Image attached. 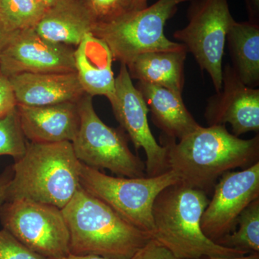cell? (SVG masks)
Returning <instances> with one entry per match:
<instances>
[{"instance_id":"cb8c5ba5","label":"cell","mask_w":259,"mask_h":259,"mask_svg":"<svg viewBox=\"0 0 259 259\" xmlns=\"http://www.w3.org/2000/svg\"><path fill=\"white\" fill-rule=\"evenodd\" d=\"M0 259H47L34 253L11 233L0 230Z\"/></svg>"},{"instance_id":"5bb4252c","label":"cell","mask_w":259,"mask_h":259,"mask_svg":"<svg viewBox=\"0 0 259 259\" xmlns=\"http://www.w3.org/2000/svg\"><path fill=\"white\" fill-rule=\"evenodd\" d=\"M19 120L25 139L38 144L72 142L79 130L77 102L46 106L17 105Z\"/></svg>"},{"instance_id":"484cf974","label":"cell","mask_w":259,"mask_h":259,"mask_svg":"<svg viewBox=\"0 0 259 259\" xmlns=\"http://www.w3.org/2000/svg\"><path fill=\"white\" fill-rule=\"evenodd\" d=\"M131 259H181L177 258L169 250L158 243L156 240H151L147 244L134 255Z\"/></svg>"},{"instance_id":"ac0fdd59","label":"cell","mask_w":259,"mask_h":259,"mask_svg":"<svg viewBox=\"0 0 259 259\" xmlns=\"http://www.w3.org/2000/svg\"><path fill=\"white\" fill-rule=\"evenodd\" d=\"M96 21L81 0H59L48 8L35 31L52 42L77 47Z\"/></svg>"},{"instance_id":"4fadbf2b","label":"cell","mask_w":259,"mask_h":259,"mask_svg":"<svg viewBox=\"0 0 259 259\" xmlns=\"http://www.w3.org/2000/svg\"><path fill=\"white\" fill-rule=\"evenodd\" d=\"M204 117L209 125L229 123L234 136L259 131V90L245 85L231 65L223 69L222 90L209 99Z\"/></svg>"},{"instance_id":"30bf717a","label":"cell","mask_w":259,"mask_h":259,"mask_svg":"<svg viewBox=\"0 0 259 259\" xmlns=\"http://www.w3.org/2000/svg\"><path fill=\"white\" fill-rule=\"evenodd\" d=\"M108 100L117 122L128 135L136 149L143 148L146 153V177L157 176L168 171L166 148L158 144L151 133L148 120L149 110L125 64H121L115 78V92Z\"/></svg>"},{"instance_id":"3957f363","label":"cell","mask_w":259,"mask_h":259,"mask_svg":"<svg viewBox=\"0 0 259 259\" xmlns=\"http://www.w3.org/2000/svg\"><path fill=\"white\" fill-rule=\"evenodd\" d=\"M209 202L203 190L180 182L166 187L153 203V239L181 259L232 258L249 253L218 244L204 234L201 219Z\"/></svg>"},{"instance_id":"7a4b0ae2","label":"cell","mask_w":259,"mask_h":259,"mask_svg":"<svg viewBox=\"0 0 259 259\" xmlns=\"http://www.w3.org/2000/svg\"><path fill=\"white\" fill-rule=\"evenodd\" d=\"M61 210L69 228L71 254L132 258L153 238L81 186Z\"/></svg>"},{"instance_id":"52a82bcc","label":"cell","mask_w":259,"mask_h":259,"mask_svg":"<svg viewBox=\"0 0 259 259\" xmlns=\"http://www.w3.org/2000/svg\"><path fill=\"white\" fill-rule=\"evenodd\" d=\"M77 105L79 127L71 144L78 160L86 166L107 169L119 177H146L145 163L130 149L125 133L104 123L95 111L93 97L85 94Z\"/></svg>"},{"instance_id":"d6986e66","label":"cell","mask_w":259,"mask_h":259,"mask_svg":"<svg viewBox=\"0 0 259 259\" xmlns=\"http://www.w3.org/2000/svg\"><path fill=\"white\" fill-rule=\"evenodd\" d=\"M187 49L153 51L135 58L127 70L131 79L152 83L182 95Z\"/></svg>"},{"instance_id":"8fae6325","label":"cell","mask_w":259,"mask_h":259,"mask_svg":"<svg viewBox=\"0 0 259 259\" xmlns=\"http://www.w3.org/2000/svg\"><path fill=\"white\" fill-rule=\"evenodd\" d=\"M221 177L201 219L204 234L215 243L234 231L241 213L259 198V162Z\"/></svg>"},{"instance_id":"83f0119b","label":"cell","mask_w":259,"mask_h":259,"mask_svg":"<svg viewBox=\"0 0 259 259\" xmlns=\"http://www.w3.org/2000/svg\"><path fill=\"white\" fill-rule=\"evenodd\" d=\"M15 32L10 31L0 15V52L8 45Z\"/></svg>"},{"instance_id":"44dd1931","label":"cell","mask_w":259,"mask_h":259,"mask_svg":"<svg viewBox=\"0 0 259 259\" xmlns=\"http://www.w3.org/2000/svg\"><path fill=\"white\" fill-rule=\"evenodd\" d=\"M237 231L231 232L216 243L223 246L259 252V198L255 199L241 213L237 219Z\"/></svg>"},{"instance_id":"5b68a950","label":"cell","mask_w":259,"mask_h":259,"mask_svg":"<svg viewBox=\"0 0 259 259\" xmlns=\"http://www.w3.org/2000/svg\"><path fill=\"white\" fill-rule=\"evenodd\" d=\"M190 0H158L151 6L122 15L113 21L97 24L92 34L109 48L114 61L128 65L135 58L153 51L186 49L167 38L166 22L176 14L179 5Z\"/></svg>"},{"instance_id":"ffe728a7","label":"cell","mask_w":259,"mask_h":259,"mask_svg":"<svg viewBox=\"0 0 259 259\" xmlns=\"http://www.w3.org/2000/svg\"><path fill=\"white\" fill-rule=\"evenodd\" d=\"M233 69L247 86L259 83V25L256 22L232 23L226 36Z\"/></svg>"},{"instance_id":"6da1fadb","label":"cell","mask_w":259,"mask_h":259,"mask_svg":"<svg viewBox=\"0 0 259 259\" xmlns=\"http://www.w3.org/2000/svg\"><path fill=\"white\" fill-rule=\"evenodd\" d=\"M168 168L183 185L207 192L223 174L258 161L259 136L241 139L226 125H201L176 142L163 137Z\"/></svg>"},{"instance_id":"f1b7e54d","label":"cell","mask_w":259,"mask_h":259,"mask_svg":"<svg viewBox=\"0 0 259 259\" xmlns=\"http://www.w3.org/2000/svg\"><path fill=\"white\" fill-rule=\"evenodd\" d=\"M247 7L249 10L250 15L253 17V21H255V17L258 14L259 11V0H245Z\"/></svg>"},{"instance_id":"1f68e13d","label":"cell","mask_w":259,"mask_h":259,"mask_svg":"<svg viewBox=\"0 0 259 259\" xmlns=\"http://www.w3.org/2000/svg\"><path fill=\"white\" fill-rule=\"evenodd\" d=\"M59 1V0H42L44 4L45 5L46 7H47V9L50 8V7L53 6V5L56 4V3Z\"/></svg>"},{"instance_id":"9c48e42d","label":"cell","mask_w":259,"mask_h":259,"mask_svg":"<svg viewBox=\"0 0 259 259\" xmlns=\"http://www.w3.org/2000/svg\"><path fill=\"white\" fill-rule=\"evenodd\" d=\"M3 228L47 259L70 254L69 231L62 210L26 199L6 201L0 207Z\"/></svg>"},{"instance_id":"277c9868","label":"cell","mask_w":259,"mask_h":259,"mask_svg":"<svg viewBox=\"0 0 259 259\" xmlns=\"http://www.w3.org/2000/svg\"><path fill=\"white\" fill-rule=\"evenodd\" d=\"M80 162L69 141L28 143L12 165L6 201L26 199L64 208L80 187Z\"/></svg>"},{"instance_id":"603a6c76","label":"cell","mask_w":259,"mask_h":259,"mask_svg":"<svg viewBox=\"0 0 259 259\" xmlns=\"http://www.w3.org/2000/svg\"><path fill=\"white\" fill-rule=\"evenodd\" d=\"M27 145L15 108L0 118V156H12L16 161L25 154Z\"/></svg>"},{"instance_id":"f546056e","label":"cell","mask_w":259,"mask_h":259,"mask_svg":"<svg viewBox=\"0 0 259 259\" xmlns=\"http://www.w3.org/2000/svg\"><path fill=\"white\" fill-rule=\"evenodd\" d=\"M54 259H122V258H105V257L100 256V255H76L70 254L66 255V256L61 257V258ZM131 259V258H129Z\"/></svg>"},{"instance_id":"9a60e30c","label":"cell","mask_w":259,"mask_h":259,"mask_svg":"<svg viewBox=\"0 0 259 259\" xmlns=\"http://www.w3.org/2000/svg\"><path fill=\"white\" fill-rule=\"evenodd\" d=\"M18 105L77 102L85 95L76 72L22 73L9 77Z\"/></svg>"},{"instance_id":"4316f807","label":"cell","mask_w":259,"mask_h":259,"mask_svg":"<svg viewBox=\"0 0 259 259\" xmlns=\"http://www.w3.org/2000/svg\"><path fill=\"white\" fill-rule=\"evenodd\" d=\"M13 175L12 166H7L4 171L0 174V207L6 202L7 192Z\"/></svg>"},{"instance_id":"2e32d148","label":"cell","mask_w":259,"mask_h":259,"mask_svg":"<svg viewBox=\"0 0 259 259\" xmlns=\"http://www.w3.org/2000/svg\"><path fill=\"white\" fill-rule=\"evenodd\" d=\"M111 52L106 44L92 33L83 37L74 50L76 73L83 91L91 97L110 100L115 92Z\"/></svg>"},{"instance_id":"7c38bea8","label":"cell","mask_w":259,"mask_h":259,"mask_svg":"<svg viewBox=\"0 0 259 259\" xmlns=\"http://www.w3.org/2000/svg\"><path fill=\"white\" fill-rule=\"evenodd\" d=\"M76 72L74 50L51 41L35 28L15 32L0 52V73L10 77L22 73Z\"/></svg>"},{"instance_id":"e0dca14e","label":"cell","mask_w":259,"mask_h":259,"mask_svg":"<svg viewBox=\"0 0 259 259\" xmlns=\"http://www.w3.org/2000/svg\"><path fill=\"white\" fill-rule=\"evenodd\" d=\"M136 87L144 97L153 123L165 138L180 141L200 127L185 106L182 95L152 83L138 81Z\"/></svg>"},{"instance_id":"d4e9b609","label":"cell","mask_w":259,"mask_h":259,"mask_svg":"<svg viewBox=\"0 0 259 259\" xmlns=\"http://www.w3.org/2000/svg\"><path fill=\"white\" fill-rule=\"evenodd\" d=\"M17 105L9 77L0 73V118L15 110Z\"/></svg>"},{"instance_id":"ba28073f","label":"cell","mask_w":259,"mask_h":259,"mask_svg":"<svg viewBox=\"0 0 259 259\" xmlns=\"http://www.w3.org/2000/svg\"><path fill=\"white\" fill-rule=\"evenodd\" d=\"M188 24L173 36L194 56L212 80L216 93L223 88V59L226 36L234 21L228 0H190Z\"/></svg>"},{"instance_id":"4dcf8cb0","label":"cell","mask_w":259,"mask_h":259,"mask_svg":"<svg viewBox=\"0 0 259 259\" xmlns=\"http://www.w3.org/2000/svg\"><path fill=\"white\" fill-rule=\"evenodd\" d=\"M199 259H259L258 253H253L249 255L242 256L232 257V258H223V257H203Z\"/></svg>"},{"instance_id":"d6a6232c","label":"cell","mask_w":259,"mask_h":259,"mask_svg":"<svg viewBox=\"0 0 259 259\" xmlns=\"http://www.w3.org/2000/svg\"><path fill=\"white\" fill-rule=\"evenodd\" d=\"M142 3L143 5H144L145 6H148V0H140Z\"/></svg>"},{"instance_id":"8992f818","label":"cell","mask_w":259,"mask_h":259,"mask_svg":"<svg viewBox=\"0 0 259 259\" xmlns=\"http://www.w3.org/2000/svg\"><path fill=\"white\" fill-rule=\"evenodd\" d=\"M80 186L153 238V205L162 191L180 182L172 170L155 177H112L80 163Z\"/></svg>"},{"instance_id":"7402d4cb","label":"cell","mask_w":259,"mask_h":259,"mask_svg":"<svg viewBox=\"0 0 259 259\" xmlns=\"http://www.w3.org/2000/svg\"><path fill=\"white\" fill-rule=\"evenodd\" d=\"M47 10L42 0H0V15L13 32L35 28Z\"/></svg>"}]
</instances>
